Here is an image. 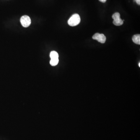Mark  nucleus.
I'll list each match as a JSON object with an SVG mask.
<instances>
[{
	"instance_id": "obj_6",
	"label": "nucleus",
	"mask_w": 140,
	"mask_h": 140,
	"mask_svg": "<svg viewBox=\"0 0 140 140\" xmlns=\"http://www.w3.org/2000/svg\"><path fill=\"white\" fill-rule=\"evenodd\" d=\"M50 57L51 58V59H56V58H58L59 55L57 52L55 51H52L50 54Z\"/></svg>"
},
{
	"instance_id": "obj_7",
	"label": "nucleus",
	"mask_w": 140,
	"mask_h": 140,
	"mask_svg": "<svg viewBox=\"0 0 140 140\" xmlns=\"http://www.w3.org/2000/svg\"><path fill=\"white\" fill-rule=\"evenodd\" d=\"M59 62V59L58 58H56V59H52L50 61V64H51V65L53 66H56L58 64Z\"/></svg>"
},
{
	"instance_id": "obj_5",
	"label": "nucleus",
	"mask_w": 140,
	"mask_h": 140,
	"mask_svg": "<svg viewBox=\"0 0 140 140\" xmlns=\"http://www.w3.org/2000/svg\"><path fill=\"white\" fill-rule=\"evenodd\" d=\"M132 41L135 44H140V35H135L133 36Z\"/></svg>"
},
{
	"instance_id": "obj_8",
	"label": "nucleus",
	"mask_w": 140,
	"mask_h": 140,
	"mask_svg": "<svg viewBox=\"0 0 140 140\" xmlns=\"http://www.w3.org/2000/svg\"><path fill=\"white\" fill-rule=\"evenodd\" d=\"M138 5H140V0H135Z\"/></svg>"
},
{
	"instance_id": "obj_9",
	"label": "nucleus",
	"mask_w": 140,
	"mask_h": 140,
	"mask_svg": "<svg viewBox=\"0 0 140 140\" xmlns=\"http://www.w3.org/2000/svg\"><path fill=\"white\" fill-rule=\"evenodd\" d=\"M99 1L102 3H105L106 1L107 0H99Z\"/></svg>"
},
{
	"instance_id": "obj_10",
	"label": "nucleus",
	"mask_w": 140,
	"mask_h": 140,
	"mask_svg": "<svg viewBox=\"0 0 140 140\" xmlns=\"http://www.w3.org/2000/svg\"><path fill=\"white\" fill-rule=\"evenodd\" d=\"M139 67H140V63H139Z\"/></svg>"
},
{
	"instance_id": "obj_1",
	"label": "nucleus",
	"mask_w": 140,
	"mask_h": 140,
	"mask_svg": "<svg viewBox=\"0 0 140 140\" xmlns=\"http://www.w3.org/2000/svg\"><path fill=\"white\" fill-rule=\"evenodd\" d=\"M80 17L79 15L78 14H75L68 19V24L71 26H76L80 23Z\"/></svg>"
},
{
	"instance_id": "obj_2",
	"label": "nucleus",
	"mask_w": 140,
	"mask_h": 140,
	"mask_svg": "<svg viewBox=\"0 0 140 140\" xmlns=\"http://www.w3.org/2000/svg\"><path fill=\"white\" fill-rule=\"evenodd\" d=\"M112 18L114 20L113 24L116 26H122L123 24V21L120 18V14L119 13H116L113 14Z\"/></svg>"
},
{
	"instance_id": "obj_3",
	"label": "nucleus",
	"mask_w": 140,
	"mask_h": 140,
	"mask_svg": "<svg viewBox=\"0 0 140 140\" xmlns=\"http://www.w3.org/2000/svg\"><path fill=\"white\" fill-rule=\"evenodd\" d=\"M20 22L22 26L27 28L30 26L31 20L29 16L27 15H24L21 18Z\"/></svg>"
},
{
	"instance_id": "obj_4",
	"label": "nucleus",
	"mask_w": 140,
	"mask_h": 140,
	"mask_svg": "<svg viewBox=\"0 0 140 140\" xmlns=\"http://www.w3.org/2000/svg\"><path fill=\"white\" fill-rule=\"evenodd\" d=\"M93 39L96 40L99 42L101 43H104L106 40V37L104 34L96 33L92 37Z\"/></svg>"
}]
</instances>
